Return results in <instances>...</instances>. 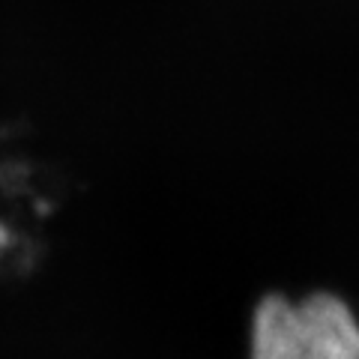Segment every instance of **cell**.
Wrapping results in <instances>:
<instances>
[{
    "label": "cell",
    "instance_id": "cell-1",
    "mask_svg": "<svg viewBox=\"0 0 359 359\" xmlns=\"http://www.w3.org/2000/svg\"><path fill=\"white\" fill-rule=\"evenodd\" d=\"M249 359H359V314L332 290L266 294L252 311Z\"/></svg>",
    "mask_w": 359,
    "mask_h": 359
}]
</instances>
